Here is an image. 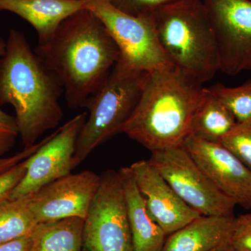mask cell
<instances>
[{"label":"cell","instance_id":"cell-1","mask_svg":"<svg viewBox=\"0 0 251 251\" xmlns=\"http://www.w3.org/2000/svg\"><path fill=\"white\" fill-rule=\"evenodd\" d=\"M34 52L60 80L73 110L98 92L120 54L103 23L86 8L64 19Z\"/></svg>","mask_w":251,"mask_h":251},{"label":"cell","instance_id":"cell-2","mask_svg":"<svg viewBox=\"0 0 251 251\" xmlns=\"http://www.w3.org/2000/svg\"><path fill=\"white\" fill-rule=\"evenodd\" d=\"M62 94L60 80L31 50L25 34L11 29L0 57V105L14 107L23 148L35 145L62 121Z\"/></svg>","mask_w":251,"mask_h":251},{"label":"cell","instance_id":"cell-3","mask_svg":"<svg viewBox=\"0 0 251 251\" xmlns=\"http://www.w3.org/2000/svg\"><path fill=\"white\" fill-rule=\"evenodd\" d=\"M205 95L202 85L173 67L150 73L141 98L122 133L150 151L183 145Z\"/></svg>","mask_w":251,"mask_h":251},{"label":"cell","instance_id":"cell-4","mask_svg":"<svg viewBox=\"0 0 251 251\" xmlns=\"http://www.w3.org/2000/svg\"><path fill=\"white\" fill-rule=\"evenodd\" d=\"M157 35L172 67L203 85L220 71L219 52L202 0H179L152 14Z\"/></svg>","mask_w":251,"mask_h":251},{"label":"cell","instance_id":"cell-5","mask_svg":"<svg viewBox=\"0 0 251 251\" xmlns=\"http://www.w3.org/2000/svg\"><path fill=\"white\" fill-rule=\"evenodd\" d=\"M150 74L117 61L102 87L84 105L88 117L77 140L74 170L98 147L122 133L139 103Z\"/></svg>","mask_w":251,"mask_h":251},{"label":"cell","instance_id":"cell-6","mask_svg":"<svg viewBox=\"0 0 251 251\" xmlns=\"http://www.w3.org/2000/svg\"><path fill=\"white\" fill-rule=\"evenodd\" d=\"M85 8L103 23L120 50L119 62L126 67L149 73L173 67L160 44L152 14L130 16L108 0H87Z\"/></svg>","mask_w":251,"mask_h":251},{"label":"cell","instance_id":"cell-7","mask_svg":"<svg viewBox=\"0 0 251 251\" xmlns=\"http://www.w3.org/2000/svg\"><path fill=\"white\" fill-rule=\"evenodd\" d=\"M151 153L148 161L190 207L202 216H234L233 200L211 182L183 145Z\"/></svg>","mask_w":251,"mask_h":251},{"label":"cell","instance_id":"cell-8","mask_svg":"<svg viewBox=\"0 0 251 251\" xmlns=\"http://www.w3.org/2000/svg\"><path fill=\"white\" fill-rule=\"evenodd\" d=\"M83 251H133L125 193L118 171L100 175L84 220Z\"/></svg>","mask_w":251,"mask_h":251},{"label":"cell","instance_id":"cell-9","mask_svg":"<svg viewBox=\"0 0 251 251\" xmlns=\"http://www.w3.org/2000/svg\"><path fill=\"white\" fill-rule=\"evenodd\" d=\"M202 1L215 36L220 71L228 75L251 71V1Z\"/></svg>","mask_w":251,"mask_h":251},{"label":"cell","instance_id":"cell-10","mask_svg":"<svg viewBox=\"0 0 251 251\" xmlns=\"http://www.w3.org/2000/svg\"><path fill=\"white\" fill-rule=\"evenodd\" d=\"M87 118V112L78 114L43 139L39 150L27 158L26 174L13 190L9 200L31 196L72 173L77 140Z\"/></svg>","mask_w":251,"mask_h":251},{"label":"cell","instance_id":"cell-11","mask_svg":"<svg viewBox=\"0 0 251 251\" xmlns=\"http://www.w3.org/2000/svg\"><path fill=\"white\" fill-rule=\"evenodd\" d=\"M100 183V175L84 171L66 175L30 196L38 224L68 218L85 219Z\"/></svg>","mask_w":251,"mask_h":251},{"label":"cell","instance_id":"cell-12","mask_svg":"<svg viewBox=\"0 0 251 251\" xmlns=\"http://www.w3.org/2000/svg\"><path fill=\"white\" fill-rule=\"evenodd\" d=\"M183 146L203 173L237 205L251 209V171L221 143L191 135Z\"/></svg>","mask_w":251,"mask_h":251},{"label":"cell","instance_id":"cell-13","mask_svg":"<svg viewBox=\"0 0 251 251\" xmlns=\"http://www.w3.org/2000/svg\"><path fill=\"white\" fill-rule=\"evenodd\" d=\"M129 168L150 216L167 236L202 216L181 199L148 160Z\"/></svg>","mask_w":251,"mask_h":251},{"label":"cell","instance_id":"cell-14","mask_svg":"<svg viewBox=\"0 0 251 251\" xmlns=\"http://www.w3.org/2000/svg\"><path fill=\"white\" fill-rule=\"evenodd\" d=\"M125 193L133 251H162L167 235L150 216L129 167L118 171Z\"/></svg>","mask_w":251,"mask_h":251},{"label":"cell","instance_id":"cell-15","mask_svg":"<svg viewBox=\"0 0 251 251\" xmlns=\"http://www.w3.org/2000/svg\"><path fill=\"white\" fill-rule=\"evenodd\" d=\"M87 0H0V12L9 11L35 29L38 43L49 39L71 15L85 9Z\"/></svg>","mask_w":251,"mask_h":251},{"label":"cell","instance_id":"cell-16","mask_svg":"<svg viewBox=\"0 0 251 251\" xmlns=\"http://www.w3.org/2000/svg\"><path fill=\"white\" fill-rule=\"evenodd\" d=\"M234 216H200L167 236L162 251H211L229 242Z\"/></svg>","mask_w":251,"mask_h":251},{"label":"cell","instance_id":"cell-17","mask_svg":"<svg viewBox=\"0 0 251 251\" xmlns=\"http://www.w3.org/2000/svg\"><path fill=\"white\" fill-rule=\"evenodd\" d=\"M83 227L84 219L79 217L39 224L30 251H83Z\"/></svg>","mask_w":251,"mask_h":251},{"label":"cell","instance_id":"cell-18","mask_svg":"<svg viewBox=\"0 0 251 251\" xmlns=\"http://www.w3.org/2000/svg\"><path fill=\"white\" fill-rule=\"evenodd\" d=\"M237 123L229 109L205 88L204 99L193 117L191 135L210 143H221Z\"/></svg>","mask_w":251,"mask_h":251},{"label":"cell","instance_id":"cell-19","mask_svg":"<svg viewBox=\"0 0 251 251\" xmlns=\"http://www.w3.org/2000/svg\"><path fill=\"white\" fill-rule=\"evenodd\" d=\"M30 196L0 204V244L31 234L38 225L30 207Z\"/></svg>","mask_w":251,"mask_h":251},{"label":"cell","instance_id":"cell-20","mask_svg":"<svg viewBox=\"0 0 251 251\" xmlns=\"http://www.w3.org/2000/svg\"><path fill=\"white\" fill-rule=\"evenodd\" d=\"M206 89L229 109L237 123L251 120V79L238 87L218 83Z\"/></svg>","mask_w":251,"mask_h":251},{"label":"cell","instance_id":"cell-21","mask_svg":"<svg viewBox=\"0 0 251 251\" xmlns=\"http://www.w3.org/2000/svg\"><path fill=\"white\" fill-rule=\"evenodd\" d=\"M221 144L251 171V119L237 123L224 137Z\"/></svg>","mask_w":251,"mask_h":251},{"label":"cell","instance_id":"cell-22","mask_svg":"<svg viewBox=\"0 0 251 251\" xmlns=\"http://www.w3.org/2000/svg\"><path fill=\"white\" fill-rule=\"evenodd\" d=\"M6 49V41L0 36V57ZM19 137L16 117L10 115L0 108V158L4 157L15 145Z\"/></svg>","mask_w":251,"mask_h":251},{"label":"cell","instance_id":"cell-23","mask_svg":"<svg viewBox=\"0 0 251 251\" xmlns=\"http://www.w3.org/2000/svg\"><path fill=\"white\" fill-rule=\"evenodd\" d=\"M179 0H108L117 9L133 16L151 15L158 8Z\"/></svg>","mask_w":251,"mask_h":251},{"label":"cell","instance_id":"cell-24","mask_svg":"<svg viewBox=\"0 0 251 251\" xmlns=\"http://www.w3.org/2000/svg\"><path fill=\"white\" fill-rule=\"evenodd\" d=\"M229 242L234 251H251V213L234 218Z\"/></svg>","mask_w":251,"mask_h":251},{"label":"cell","instance_id":"cell-25","mask_svg":"<svg viewBox=\"0 0 251 251\" xmlns=\"http://www.w3.org/2000/svg\"><path fill=\"white\" fill-rule=\"evenodd\" d=\"M27 158L0 175V204L9 201L10 195L27 172Z\"/></svg>","mask_w":251,"mask_h":251},{"label":"cell","instance_id":"cell-26","mask_svg":"<svg viewBox=\"0 0 251 251\" xmlns=\"http://www.w3.org/2000/svg\"><path fill=\"white\" fill-rule=\"evenodd\" d=\"M43 143V140L36 143L35 145L28 148H23L22 151L15 153L11 156H4L0 158V175L16 166L24 160L30 157L36 152Z\"/></svg>","mask_w":251,"mask_h":251},{"label":"cell","instance_id":"cell-27","mask_svg":"<svg viewBox=\"0 0 251 251\" xmlns=\"http://www.w3.org/2000/svg\"><path fill=\"white\" fill-rule=\"evenodd\" d=\"M33 232L25 237L0 244V251H30L33 242Z\"/></svg>","mask_w":251,"mask_h":251},{"label":"cell","instance_id":"cell-28","mask_svg":"<svg viewBox=\"0 0 251 251\" xmlns=\"http://www.w3.org/2000/svg\"><path fill=\"white\" fill-rule=\"evenodd\" d=\"M211 251H234L232 247H231L230 244L229 242L224 243L221 244L219 247L213 249Z\"/></svg>","mask_w":251,"mask_h":251}]
</instances>
